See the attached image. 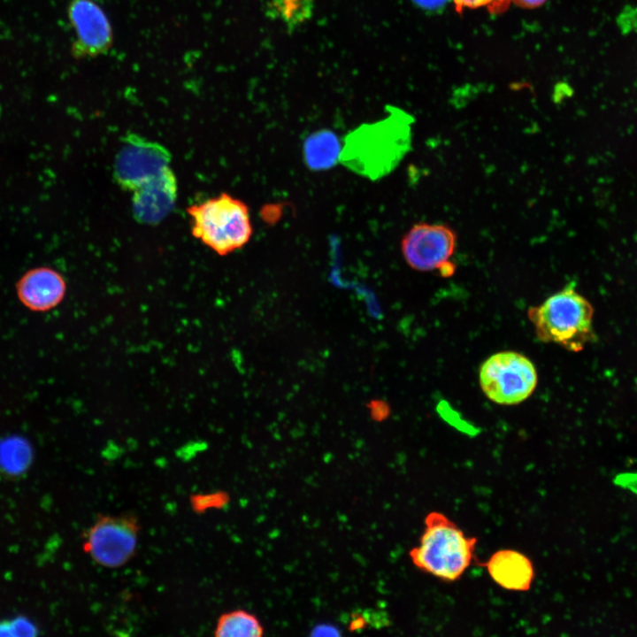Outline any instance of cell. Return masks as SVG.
Wrapping results in <instances>:
<instances>
[{
    "instance_id": "1",
    "label": "cell",
    "mask_w": 637,
    "mask_h": 637,
    "mask_svg": "<svg viewBox=\"0 0 637 637\" xmlns=\"http://www.w3.org/2000/svg\"><path fill=\"white\" fill-rule=\"evenodd\" d=\"M411 123L409 114L388 107L386 118L363 124L345 136L339 162L372 180L386 176L410 150Z\"/></svg>"
},
{
    "instance_id": "2",
    "label": "cell",
    "mask_w": 637,
    "mask_h": 637,
    "mask_svg": "<svg viewBox=\"0 0 637 637\" xmlns=\"http://www.w3.org/2000/svg\"><path fill=\"white\" fill-rule=\"evenodd\" d=\"M477 538L469 536L446 515L431 511L418 545L410 552L412 564L420 571L443 581H456L474 558Z\"/></svg>"
},
{
    "instance_id": "3",
    "label": "cell",
    "mask_w": 637,
    "mask_h": 637,
    "mask_svg": "<svg viewBox=\"0 0 637 637\" xmlns=\"http://www.w3.org/2000/svg\"><path fill=\"white\" fill-rule=\"evenodd\" d=\"M593 313L590 303L571 284L531 308L528 316L541 341L578 352L594 339Z\"/></svg>"
},
{
    "instance_id": "4",
    "label": "cell",
    "mask_w": 637,
    "mask_h": 637,
    "mask_svg": "<svg viewBox=\"0 0 637 637\" xmlns=\"http://www.w3.org/2000/svg\"><path fill=\"white\" fill-rule=\"evenodd\" d=\"M191 234L219 256L245 246L253 229L249 206L227 193H221L188 207Z\"/></svg>"
},
{
    "instance_id": "5",
    "label": "cell",
    "mask_w": 637,
    "mask_h": 637,
    "mask_svg": "<svg viewBox=\"0 0 637 637\" xmlns=\"http://www.w3.org/2000/svg\"><path fill=\"white\" fill-rule=\"evenodd\" d=\"M480 383L485 395L499 404H517L528 398L537 385L530 359L514 351L492 355L480 366Z\"/></svg>"
},
{
    "instance_id": "6",
    "label": "cell",
    "mask_w": 637,
    "mask_h": 637,
    "mask_svg": "<svg viewBox=\"0 0 637 637\" xmlns=\"http://www.w3.org/2000/svg\"><path fill=\"white\" fill-rule=\"evenodd\" d=\"M172 155L161 143L142 135L122 137L113 164V179L120 188L134 192L171 167Z\"/></svg>"
},
{
    "instance_id": "7",
    "label": "cell",
    "mask_w": 637,
    "mask_h": 637,
    "mask_svg": "<svg viewBox=\"0 0 637 637\" xmlns=\"http://www.w3.org/2000/svg\"><path fill=\"white\" fill-rule=\"evenodd\" d=\"M139 529L133 516H100L88 531L83 549L104 567H121L135 553Z\"/></svg>"
},
{
    "instance_id": "8",
    "label": "cell",
    "mask_w": 637,
    "mask_h": 637,
    "mask_svg": "<svg viewBox=\"0 0 637 637\" xmlns=\"http://www.w3.org/2000/svg\"><path fill=\"white\" fill-rule=\"evenodd\" d=\"M455 231L440 223H418L405 234L401 249L406 263L422 272L438 270L447 276L453 273L450 261L457 248Z\"/></svg>"
},
{
    "instance_id": "9",
    "label": "cell",
    "mask_w": 637,
    "mask_h": 637,
    "mask_svg": "<svg viewBox=\"0 0 637 637\" xmlns=\"http://www.w3.org/2000/svg\"><path fill=\"white\" fill-rule=\"evenodd\" d=\"M67 15L75 33L73 53L77 58L104 53L113 40L110 19L94 0H71Z\"/></svg>"
},
{
    "instance_id": "10",
    "label": "cell",
    "mask_w": 637,
    "mask_h": 637,
    "mask_svg": "<svg viewBox=\"0 0 637 637\" xmlns=\"http://www.w3.org/2000/svg\"><path fill=\"white\" fill-rule=\"evenodd\" d=\"M177 197V178L170 167L132 192L131 208L134 219L143 225H157L173 211Z\"/></svg>"
},
{
    "instance_id": "11",
    "label": "cell",
    "mask_w": 637,
    "mask_h": 637,
    "mask_svg": "<svg viewBox=\"0 0 637 637\" xmlns=\"http://www.w3.org/2000/svg\"><path fill=\"white\" fill-rule=\"evenodd\" d=\"M16 292L22 304L30 311H47L63 301L66 283L58 271L50 267H37L19 278Z\"/></svg>"
},
{
    "instance_id": "12",
    "label": "cell",
    "mask_w": 637,
    "mask_h": 637,
    "mask_svg": "<svg viewBox=\"0 0 637 637\" xmlns=\"http://www.w3.org/2000/svg\"><path fill=\"white\" fill-rule=\"evenodd\" d=\"M481 565L499 587L509 591L526 592L531 588L534 579L532 561L516 549H499Z\"/></svg>"
},
{
    "instance_id": "13",
    "label": "cell",
    "mask_w": 637,
    "mask_h": 637,
    "mask_svg": "<svg viewBox=\"0 0 637 637\" xmlns=\"http://www.w3.org/2000/svg\"><path fill=\"white\" fill-rule=\"evenodd\" d=\"M342 148L339 138L333 131H315L303 142L304 162L312 171L328 170L339 161Z\"/></svg>"
},
{
    "instance_id": "14",
    "label": "cell",
    "mask_w": 637,
    "mask_h": 637,
    "mask_svg": "<svg viewBox=\"0 0 637 637\" xmlns=\"http://www.w3.org/2000/svg\"><path fill=\"white\" fill-rule=\"evenodd\" d=\"M314 0H268L265 12L267 18L282 22L290 32L311 19Z\"/></svg>"
},
{
    "instance_id": "15",
    "label": "cell",
    "mask_w": 637,
    "mask_h": 637,
    "mask_svg": "<svg viewBox=\"0 0 637 637\" xmlns=\"http://www.w3.org/2000/svg\"><path fill=\"white\" fill-rule=\"evenodd\" d=\"M264 633L265 628L259 619L244 610L222 614L215 627V635L219 637H260Z\"/></svg>"
},
{
    "instance_id": "16",
    "label": "cell",
    "mask_w": 637,
    "mask_h": 637,
    "mask_svg": "<svg viewBox=\"0 0 637 637\" xmlns=\"http://www.w3.org/2000/svg\"><path fill=\"white\" fill-rule=\"evenodd\" d=\"M32 451L28 443L17 437L0 441V469L8 473L25 471L31 459Z\"/></svg>"
},
{
    "instance_id": "17",
    "label": "cell",
    "mask_w": 637,
    "mask_h": 637,
    "mask_svg": "<svg viewBox=\"0 0 637 637\" xmlns=\"http://www.w3.org/2000/svg\"><path fill=\"white\" fill-rule=\"evenodd\" d=\"M455 9L462 13L465 9L486 8L491 14H501L510 6V0H452Z\"/></svg>"
},
{
    "instance_id": "18",
    "label": "cell",
    "mask_w": 637,
    "mask_h": 637,
    "mask_svg": "<svg viewBox=\"0 0 637 637\" xmlns=\"http://www.w3.org/2000/svg\"><path fill=\"white\" fill-rule=\"evenodd\" d=\"M372 418L374 420L380 421L388 415V406L387 403L374 400L369 404Z\"/></svg>"
},
{
    "instance_id": "19",
    "label": "cell",
    "mask_w": 637,
    "mask_h": 637,
    "mask_svg": "<svg viewBox=\"0 0 637 637\" xmlns=\"http://www.w3.org/2000/svg\"><path fill=\"white\" fill-rule=\"evenodd\" d=\"M510 3L523 9H535L544 4L548 0H510Z\"/></svg>"
},
{
    "instance_id": "20",
    "label": "cell",
    "mask_w": 637,
    "mask_h": 637,
    "mask_svg": "<svg viewBox=\"0 0 637 637\" xmlns=\"http://www.w3.org/2000/svg\"><path fill=\"white\" fill-rule=\"evenodd\" d=\"M418 6L425 9L437 8L444 4L447 0H411Z\"/></svg>"
}]
</instances>
